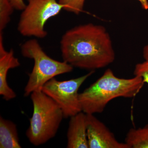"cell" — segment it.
<instances>
[{
    "instance_id": "cell-1",
    "label": "cell",
    "mask_w": 148,
    "mask_h": 148,
    "mask_svg": "<svg viewBox=\"0 0 148 148\" xmlns=\"http://www.w3.org/2000/svg\"><path fill=\"white\" fill-rule=\"evenodd\" d=\"M63 61L73 67L94 71L115 59L110 36L103 26L91 23L68 30L60 41Z\"/></svg>"
},
{
    "instance_id": "cell-2",
    "label": "cell",
    "mask_w": 148,
    "mask_h": 148,
    "mask_svg": "<svg viewBox=\"0 0 148 148\" xmlns=\"http://www.w3.org/2000/svg\"><path fill=\"white\" fill-rule=\"evenodd\" d=\"M144 84L141 77L120 78L116 76L111 69H107L102 76L79 93L82 112L86 114L101 113L115 98L135 97Z\"/></svg>"
},
{
    "instance_id": "cell-3",
    "label": "cell",
    "mask_w": 148,
    "mask_h": 148,
    "mask_svg": "<svg viewBox=\"0 0 148 148\" xmlns=\"http://www.w3.org/2000/svg\"><path fill=\"white\" fill-rule=\"evenodd\" d=\"M31 98L33 113L26 134L31 144L38 146L55 137L64 113L58 104L42 90L32 92Z\"/></svg>"
},
{
    "instance_id": "cell-4",
    "label": "cell",
    "mask_w": 148,
    "mask_h": 148,
    "mask_svg": "<svg viewBox=\"0 0 148 148\" xmlns=\"http://www.w3.org/2000/svg\"><path fill=\"white\" fill-rule=\"evenodd\" d=\"M21 54L34 61V66L24 88V95L28 96L36 90H42L51 79L59 75L70 73L73 67L65 61L54 60L45 52L36 39L25 42L21 46Z\"/></svg>"
},
{
    "instance_id": "cell-5",
    "label": "cell",
    "mask_w": 148,
    "mask_h": 148,
    "mask_svg": "<svg viewBox=\"0 0 148 148\" xmlns=\"http://www.w3.org/2000/svg\"><path fill=\"white\" fill-rule=\"evenodd\" d=\"M62 10L64 6L58 0H27L19 18L18 31L24 36L43 38L47 35L46 23Z\"/></svg>"
},
{
    "instance_id": "cell-6",
    "label": "cell",
    "mask_w": 148,
    "mask_h": 148,
    "mask_svg": "<svg viewBox=\"0 0 148 148\" xmlns=\"http://www.w3.org/2000/svg\"><path fill=\"white\" fill-rule=\"evenodd\" d=\"M94 73V71H91L82 76L64 81L53 78L44 85L42 90L58 104L63 111L64 118H71L82 112L79 89Z\"/></svg>"
},
{
    "instance_id": "cell-7",
    "label": "cell",
    "mask_w": 148,
    "mask_h": 148,
    "mask_svg": "<svg viewBox=\"0 0 148 148\" xmlns=\"http://www.w3.org/2000/svg\"><path fill=\"white\" fill-rule=\"evenodd\" d=\"M86 125L89 148H130L125 143L119 142L106 125L93 114H86Z\"/></svg>"
},
{
    "instance_id": "cell-8",
    "label": "cell",
    "mask_w": 148,
    "mask_h": 148,
    "mask_svg": "<svg viewBox=\"0 0 148 148\" xmlns=\"http://www.w3.org/2000/svg\"><path fill=\"white\" fill-rule=\"evenodd\" d=\"M20 63L15 57L12 49L5 50L3 42V32H0V95L5 101H9L16 98L15 92L7 82V75L11 69L20 66Z\"/></svg>"
},
{
    "instance_id": "cell-9",
    "label": "cell",
    "mask_w": 148,
    "mask_h": 148,
    "mask_svg": "<svg viewBox=\"0 0 148 148\" xmlns=\"http://www.w3.org/2000/svg\"><path fill=\"white\" fill-rule=\"evenodd\" d=\"M68 148H89L86 114L81 112L70 118L67 134Z\"/></svg>"
},
{
    "instance_id": "cell-10",
    "label": "cell",
    "mask_w": 148,
    "mask_h": 148,
    "mask_svg": "<svg viewBox=\"0 0 148 148\" xmlns=\"http://www.w3.org/2000/svg\"><path fill=\"white\" fill-rule=\"evenodd\" d=\"M0 148H21L16 124L0 117Z\"/></svg>"
},
{
    "instance_id": "cell-11",
    "label": "cell",
    "mask_w": 148,
    "mask_h": 148,
    "mask_svg": "<svg viewBox=\"0 0 148 148\" xmlns=\"http://www.w3.org/2000/svg\"><path fill=\"white\" fill-rule=\"evenodd\" d=\"M125 143L130 148H148V124L143 127L131 128L127 132Z\"/></svg>"
},
{
    "instance_id": "cell-12",
    "label": "cell",
    "mask_w": 148,
    "mask_h": 148,
    "mask_svg": "<svg viewBox=\"0 0 148 148\" xmlns=\"http://www.w3.org/2000/svg\"><path fill=\"white\" fill-rule=\"evenodd\" d=\"M14 9L10 0H0V32H3L10 21Z\"/></svg>"
},
{
    "instance_id": "cell-13",
    "label": "cell",
    "mask_w": 148,
    "mask_h": 148,
    "mask_svg": "<svg viewBox=\"0 0 148 148\" xmlns=\"http://www.w3.org/2000/svg\"><path fill=\"white\" fill-rule=\"evenodd\" d=\"M64 6V10L76 14H79L83 10L85 0H58Z\"/></svg>"
},
{
    "instance_id": "cell-14",
    "label": "cell",
    "mask_w": 148,
    "mask_h": 148,
    "mask_svg": "<svg viewBox=\"0 0 148 148\" xmlns=\"http://www.w3.org/2000/svg\"><path fill=\"white\" fill-rule=\"evenodd\" d=\"M135 76L141 77L143 81L148 84V61L136 64L134 71Z\"/></svg>"
},
{
    "instance_id": "cell-15",
    "label": "cell",
    "mask_w": 148,
    "mask_h": 148,
    "mask_svg": "<svg viewBox=\"0 0 148 148\" xmlns=\"http://www.w3.org/2000/svg\"><path fill=\"white\" fill-rule=\"evenodd\" d=\"M14 9L22 11L26 7V4L24 0H10Z\"/></svg>"
},
{
    "instance_id": "cell-16",
    "label": "cell",
    "mask_w": 148,
    "mask_h": 148,
    "mask_svg": "<svg viewBox=\"0 0 148 148\" xmlns=\"http://www.w3.org/2000/svg\"><path fill=\"white\" fill-rule=\"evenodd\" d=\"M140 2L142 8L144 10H148V0H138Z\"/></svg>"
},
{
    "instance_id": "cell-17",
    "label": "cell",
    "mask_w": 148,
    "mask_h": 148,
    "mask_svg": "<svg viewBox=\"0 0 148 148\" xmlns=\"http://www.w3.org/2000/svg\"><path fill=\"white\" fill-rule=\"evenodd\" d=\"M143 54V57L145 61H148V45L144 48Z\"/></svg>"
}]
</instances>
